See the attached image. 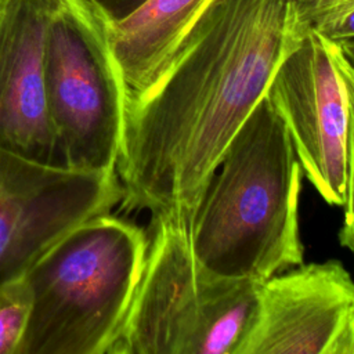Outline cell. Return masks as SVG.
<instances>
[{
  "instance_id": "6da1fadb",
  "label": "cell",
  "mask_w": 354,
  "mask_h": 354,
  "mask_svg": "<svg viewBox=\"0 0 354 354\" xmlns=\"http://www.w3.org/2000/svg\"><path fill=\"white\" fill-rule=\"evenodd\" d=\"M310 30L293 0H213L165 72L127 97L122 206L189 221L227 145Z\"/></svg>"
},
{
  "instance_id": "7a4b0ae2",
  "label": "cell",
  "mask_w": 354,
  "mask_h": 354,
  "mask_svg": "<svg viewBox=\"0 0 354 354\" xmlns=\"http://www.w3.org/2000/svg\"><path fill=\"white\" fill-rule=\"evenodd\" d=\"M301 166L264 97L227 145L189 220L194 257L212 275L263 282L303 263Z\"/></svg>"
},
{
  "instance_id": "3957f363",
  "label": "cell",
  "mask_w": 354,
  "mask_h": 354,
  "mask_svg": "<svg viewBox=\"0 0 354 354\" xmlns=\"http://www.w3.org/2000/svg\"><path fill=\"white\" fill-rule=\"evenodd\" d=\"M149 238L104 213L50 246L25 272L30 310L17 354H109L137 290Z\"/></svg>"
},
{
  "instance_id": "277c9868",
  "label": "cell",
  "mask_w": 354,
  "mask_h": 354,
  "mask_svg": "<svg viewBox=\"0 0 354 354\" xmlns=\"http://www.w3.org/2000/svg\"><path fill=\"white\" fill-rule=\"evenodd\" d=\"M142 274L109 354H236L260 282L209 274L196 263L189 221L151 218Z\"/></svg>"
},
{
  "instance_id": "5b68a950",
  "label": "cell",
  "mask_w": 354,
  "mask_h": 354,
  "mask_svg": "<svg viewBox=\"0 0 354 354\" xmlns=\"http://www.w3.org/2000/svg\"><path fill=\"white\" fill-rule=\"evenodd\" d=\"M44 91L68 167L116 174L127 88L93 0H55L44 39Z\"/></svg>"
},
{
  "instance_id": "8992f818",
  "label": "cell",
  "mask_w": 354,
  "mask_h": 354,
  "mask_svg": "<svg viewBox=\"0 0 354 354\" xmlns=\"http://www.w3.org/2000/svg\"><path fill=\"white\" fill-rule=\"evenodd\" d=\"M120 201L116 174L48 165L0 147V285L22 278L59 238Z\"/></svg>"
},
{
  "instance_id": "52a82bcc",
  "label": "cell",
  "mask_w": 354,
  "mask_h": 354,
  "mask_svg": "<svg viewBox=\"0 0 354 354\" xmlns=\"http://www.w3.org/2000/svg\"><path fill=\"white\" fill-rule=\"evenodd\" d=\"M266 95L286 124L307 180L326 203L343 206L350 109L332 41L311 29L281 62Z\"/></svg>"
},
{
  "instance_id": "ba28073f",
  "label": "cell",
  "mask_w": 354,
  "mask_h": 354,
  "mask_svg": "<svg viewBox=\"0 0 354 354\" xmlns=\"http://www.w3.org/2000/svg\"><path fill=\"white\" fill-rule=\"evenodd\" d=\"M236 354H354V281L343 263H301L260 282Z\"/></svg>"
},
{
  "instance_id": "9c48e42d",
  "label": "cell",
  "mask_w": 354,
  "mask_h": 354,
  "mask_svg": "<svg viewBox=\"0 0 354 354\" xmlns=\"http://www.w3.org/2000/svg\"><path fill=\"white\" fill-rule=\"evenodd\" d=\"M55 0H0V147L66 166L44 91V39Z\"/></svg>"
},
{
  "instance_id": "30bf717a",
  "label": "cell",
  "mask_w": 354,
  "mask_h": 354,
  "mask_svg": "<svg viewBox=\"0 0 354 354\" xmlns=\"http://www.w3.org/2000/svg\"><path fill=\"white\" fill-rule=\"evenodd\" d=\"M213 0H147L122 19L109 21V44L127 97L149 87Z\"/></svg>"
},
{
  "instance_id": "8fae6325",
  "label": "cell",
  "mask_w": 354,
  "mask_h": 354,
  "mask_svg": "<svg viewBox=\"0 0 354 354\" xmlns=\"http://www.w3.org/2000/svg\"><path fill=\"white\" fill-rule=\"evenodd\" d=\"M30 310L25 278L0 285V354H17Z\"/></svg>"
},
{
  "instance_id": "7c38bea8",
  "label": "cell",
  "mask_w": 354,
  "mask_h": 354,
  "mask_svg": "<svg viewBox=\"0 0 354 354\" xmlns=\"http://www.w3.org/2000/svg\"><path fill=\"white\" fill-rule=\"evenodd\" d=\"M313 30L343 18L354 10V0H293Z\"/></svg>"
},
{
  "instance_id": "4fadbf2b",
  "label": "cell",
  "mask_w": 354,
  "mask_h": 354,
  "mask_svg": "<svg viewBox=\"0 0 354 354\" xmlns=\"http://www.w3.org/2000/svg\"><path fill=\"white\" fill-rule=\"evenodd\" d=\"M344 218L339 232V241L342 246L350 249L354 253V140L350 137L348 152V180L347 194L344 202Z\"/></svg>"
},
{
  "instance_id": "5bb4252c",
  "label": "cell",
  "mask_w": 354,
  "mask_h": 354,
  "mask_svg": "<svg viewBox=\"0 0 354 354\" xmlns=\"http://www.w3.org/2000/svg\"><path fill=\"white\" fill-rule=\"evenodd\" d=\"M332 53H333L336 66L343 79L346 93H347L348 109H350V137L354 140V69L343 57L336 41H332Z\"/></svg>"
},
{
  "instance_id": "9a60e30c",
  "label": "cell",
  "mask_w": 354,
  "mask_h": 354,
  "mask_svg": "<svg viewBox=\"0 0 354 354\" xmlns=\"http://www.w3.org/2000/svg\"><path fill=\"white\" fill-rule=\"evenodd\" d=\"M325 39L332 41H340L346 39H354V10L343 18L315 30Z\"/></svg>"
},
{
  "instance_id": "2e32d148",
  "label": "cell",
  "mask_w": 354,
  "mask_h": 354,
  "mask_svg": "<svg viewBox=\"0 0 354 354\" xmlns=\"http://www.w3.org/2000/svg\"><path fill=\"white\" fill-rule=\"evenodd\" d=\"M109 18V21H118L137 10L147 0H93Z\"/></svg>"
},
{
  "instance_id": "e0dca14e",
  "label": "cell",
  "mask_w": 354,
  "mask_h": 354,
  "mask_svg": "<svg viewBox=\"0 0 354 354\" xmlns=\"http://www.w3.org/2000/svg\"><path fill=\"white\" fill-rule=\"evenodd\" d=\"M336 43H337L343 57L346 58V61L354 69V39H346V40H340Z\"/></svg>"
}]
</instances>
